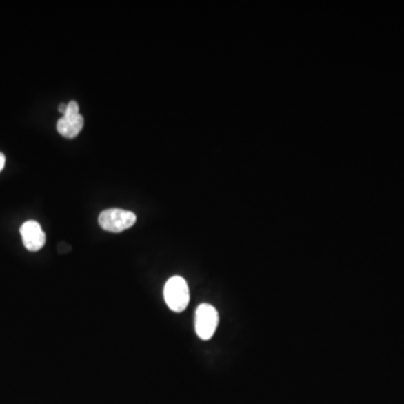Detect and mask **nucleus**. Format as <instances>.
<instances>
[{"mask_svg":"<svg viewBox=\"0 0 404 404\" xmlns=\"http://www.w3.org/2000/svg\"><path fill=\"white\" fill-rule=\"evenodd\" d=\"M166 305L174 312L185 310L190 301V291L187 281L181 276H173L168 280L164 287Z\"/></svg>","mask_w":404,"mask_h":404,"instance_id":"obj_1","label":"nucleus"},{"mask_svg":"<svg viewBox=\"0 0 404 404\" xmlns=\"http://www.w3.org/2000/svg\"><path fill=\"white\" fill-rule=\"evenodd\" d=\"M136 214L124 209H107L99 216V225L103 230L110 232H121L134 226Z\"/></svg>","mask_w":404,"mask_h":404,"instance_id":"obj_2","label":"nucleus"},{"mask_svg":"<svg viewBox=\"0 0 404 404\" xmlns=\"http://www.w3.org/2000/svg\"><path fill=\"white\" fill-rule=\"evenodd\" d=\"M218 323H219V316L218 311L212 305L202 303L198 307L196 311V335L199 336L202 341H209L216 332Z\"/></svg>","mask_w":404,"mask_h":404,"instance_id":"obj_3","label":"nucleus"},{"mask_svg":"<svg viewBox=\"0 0 404 404\" xmlns=\"http://www.w3.org/2000/svg\"><path fill=\"white\" fill-rule=\"evenodd\" d=\"M21 235L25 248L30 252H37L46 245V232L37 221H28L21 227Z\"/></svg>","mask_w":404,"mask_h":404,"instance_id":"obj_4","label":"nucleus"},{"mask_svg":"<svg viewBox=\"0 0 404 404\" xmlns=\"http://www.w3.org/2000/svg\"><path fill=\"white\" fill-rule=\"evenodd\" d=\"M83 117L80 114L76 116H63L57 124V130L67 139H74L83 128Z\"/></svg>","mask_w":404,"mask_h":404,"instance_id":"obj_5","label":"nucleus"},{"mask_svg":"<svg viewBox=\"0 0 404 404\" xmlns=\"http://www.w3.org/2000/svg\"><path fill=\"white\" fill-rule=\"evenodd\" d=\"M79 114L80 112H79V105L77 103V101H70L68 103L67 112H65L63 116H76L79 115Z\"/></svg>","mask_w":404,"mask_h":404,"instance_id":"obj_6","label":"nucleus"},{"mask_svg":"<svg viewBox=\"0 0 404 404\" xmlns=\"http://www.w3.org/2000/svg\"><path fill=\"white\" fill-rule=\"evenodd\" d=\"M5 163H6V157H5L3 153H0V172L3 171Z\"/></svg>","mask_w":404,"mask_h":404,"instance_id":"obj_7","label":"nucleus"},{"mask_svg":"<svg viewBox=\"0 0 404 404\" xmlns=\"http://www.w3.org/2000/svg\"><path fill=\"white\" fill-rule=\"evenodd\" d=\"M67 108L68 103H60V106H59V112H60L62 115H64L65 112H67Z\"/></svg>","mask_w":404,"mask_h":404,"instance_id":"obj_8","label":"nucleus"}]
</instances>
